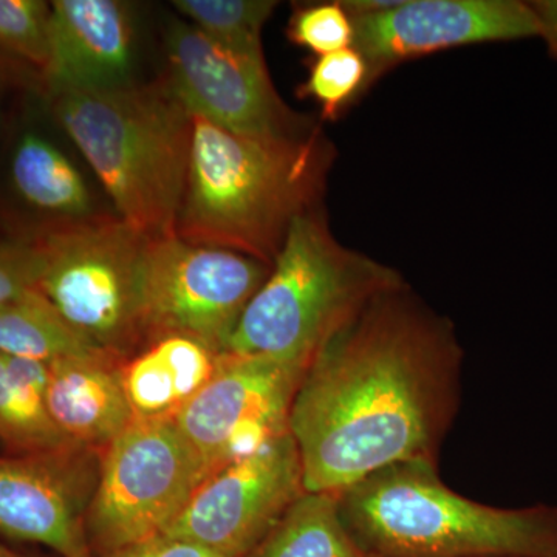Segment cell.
<instances>
[{"mask_svg":"<svg viewBox=\"0 0 557 557\" xmlns=\"http://www.w3.org/2000/svg\"><path fill=\"white\" fill-rule=\"evenodd\" d=\"M39 255L32 244H0V307L38 288Z\"/></svg>","mask_w":557,"mask_h":557,"instance_id":"cell-25","label":"cell"},{"mask_svg":"<svg viewBox=\"0 0 557 557\" xmlns=\"http://www.w3.org/2000/svg\"><path fill=\"white\" fill-rule=\"evenodd\" d=\"M270 270L230 249L194 245L177 236L150 239L139 285L146 344L186 336L214 354H225L242 313Z\"/></svg>","mask_w":557,"mask_h":557,"instance_id":"cell-8","label":"cell"},{"mask_svg":"<svg viewBox=\"0 0 557 557\" xmlns=\"http://www.w3.org/2000/svg\"><path fill=\"white\" fill-rule=\"evenodd\" d=\"M0 354L47 364L108 355L81 338L38 289L0 307Z\"/></svg>","mask_w":557,"mask_h":557,"instance_id":"cell-20","label":"cell"},{"mask_svg":"<svg viewBox=\"0 0 557 557\" xmlns=\"http://www.w3.org/2000/svg\"><path fill=\"white\" fill-rule=\"evenodd\" d=\"M368 67L354 47L314 57L309 76L300 84V98L313 100L321 108V119L335 121L366 94Z\"/></svg>","mask_w":557,"mask_h":557,"instance_id":"cell-22","label":"cell"},{"mask_svg":"<svg viewBox=\"0 0 557 557\" xmlns=\"http://www.w3.org/2000/svg\"><path fill=\"white\" fill-rule=\"evenodd\" d=\"M463 355L453 321L409 284L372 300L311 359L293 397L306 491L341 493L392 465H438Z\"/></svg>","mask_w":557,"mask_h":557,"instance_id":"cell-1","label":"cell"},{"mask_svg":"<svg viewBox=\"0 0 557 557\" xmlns=\"http://www.w3.org/2000/svg\"><path fill=\"white\" fill-rule=\"evenodd\" d=\"M166 57L164 78L193 116L260 139H300L321 131L282 100L265 58L225 49L183 21L168 28Z\"/></svg>","mask_w":557,"mask_h":557,"instance_id":"cell-9","label":"cell"},{"mask_svg":"<svg viewBox=\"0 0 557 557\" xmlns=\"http://www.w3.org/2000/svg\"><path fill=\"white\" fill-rule=\"evenodd\" d=\"M51 110L119 218L148 239L175 236L193 115L164 76L109 90L51 94Z\"/></svg>","mask_w":557,"mask_h":557,"instance_id":"cell-3","label":"cell"},{"mask_svg":"<svg viewBox=\"0 0 557 557\" xmlns=\"http://www.w3.org/2000/svg\"><path fill=\"white\" fill-rule=\"evenodd\" d=\"M50 3L0 0V51L40 73L49 61Z\"/></svg>","mask_w":557,"mask_h":557,"instance_id":"cell-23","label":"cell"},{"mask_svg":"<svg viewBox=\"0 0 557 557\" xmlns=\"http://www.w3.org/2000/svg\"><path fill=\"white\" fill-rule=\"evenodd\" d=\"M172 5L189 24L236 53L263 57L262 32L276 10L271 0H174Z\"/></svg>","mask_w":557,"mask_h":557,"instance_id":"cell-21","label":"cell"},{"mask_svg":"<svg viewBox=\"0 0 557 557\" xmlns=\"http://www.w3.org/2000/svg\"><path fill=\"white\" fill-rule=\"evenodd\" d=\"M87 449L0 457V534L53 549L61 557H95L86 515L98 467Z\"/></svg>","mask_w":557,"mask_h":557,"instance_id":"cell-13","label":"cell"},{"mask_svg":"<svg viewBox=\"0 0 557 557\" xmlns=\"http://www.w3.org/2000/svg\"><path fill=\"white\" fill-rule=\"evenodd\" d=\"M300 376L271 358L219 355L211 380L172 421L209 475L289 432Z\"/></svg>","mask_w":557,"mask_h":557,"instance_id":"cell-11","label":"cell"},{"mask_svg":"<svg viewBox=\"0 0 557 557\" xmlns=\"http://www.w3.org/2000/svg\"><path fill=\"white\" fill-rule=\"evenodd\" d=\"M406 284L398 270L341 244L319 205L289 226L225 354L271 358L304 373L372 300Z\"/></svg>","mask_w":557,"mask_h":557,"instance_id":"cell-5","label":"cell"},{"mask_svg":"<svg viewBox=\"0 0 557 557\" xmlns=\"http://www.w3.org/2000/svg\"><path fill=\"white\" fill-rule=\"evenodd\" d=\"M5 64L0 61V94H2L3 86H5V81L9 79V75H7Z\"/></svg>","mask_w":557,"mask_h":557,"instance_id":"cell-29","label":"cell"},{"mask_svg":"<svg viewBox=\"0 0 557 557\" xmlns=\"http://www.w3.org/2000/svg\"><path fill=\"white\" fill-rule=\"evenodd\" d=\"M121 364L110 355L51 362L47 412L73 448L104 450L135 420Z\"/></svg>","mask_w":557,"mask_h":557,"instance_id":"cell-15","label":"cell"},{"mask_svg":"<svg viewBox=\"0 0 557 557\" xmlns=\"http://www.w3.org/2000/svg\"><path fill=\"white\" fill-rule=\"evenodd\" d=\"M219 355L199 341L166 336L121 364L132 412L139 420H174L218 368Z\"/></svg>","mask_w":557,"mask_h":557,"instance_id":"cell-16","label":"cell"},{"mask_svg":"<svg viewBox=\"0 0 557 557\" xmlns=\"http://www.w3.org/2000/svg\"><path fill=\"white\" fill-rule=\"evenodd\" d=\"M148 237L120 218L61 220L35 242L38 292L76 333L121 359L146 344L139 310Z\"/></svg>","mask_w":557,"mask_h":557,"instance_id":"cell-6","label":"cell"},{"mask_svg":"<svg viewBox=\"0 0 557 557\" xmlns=\"http://www.w3.org/2000/svg\"><path fill=\"white\" fill-rule=\"evenodd\" d=\"M49 375L47 362L0 354V442L14 456L73 448L47 412Z\"/></svg>","mask_w":557,"mask_h":557,"instance_id":"cell-17","label":"cell"},{"mask_svg":"<svg viewBox=\"0 0 557 557\" xmlns=\"http://www.w3.org/2000/svg\"><path fill=\"white\" fill-rule=\"evenodd\" d=\"M288 39L314 57L348 49L354 42V24L341 2L307 3L293 11Z\"/></svg>","mask_w":557,"mask_h":557,"instance_id":"cell-24","label":"cell"},{"mask_svg":"<svg viewBox=\"0 0 557 557\" xmlns=\"http://www.w3.org/2000/svg\"><path fill=\"white\" fill-rule=\"evenodd\" d=\"M350 17L351 47L368 67L366 94L392 69L416 58L542 36L536 11L519 0H395L386 10Z\"/></svg>","mask_w":557,"mask_h":557,"instance_id":"cell-12","label":"cell"},{"mask_svg":"<svg viewBox=\"0 0 557 557\" xmlns=\"http://www.w3.org/2000/svg\"><path fill=\"white\" fill-rule=\"evenodd\" d=\"M244 557H369L348 534L338 493L306 491Z\"/></svg>","mask_w":557,"mask_h":557,"instance_id":"cell-19","label":"cell"},{"mask_svg":"<svg viewBox=\"0 0 557 557\" xmlns=\"http://www.w3.org/2000/svg\"><path fill=\"white\" fill-rule=\"evenodd\" d=\"M11 178L22 199L39 211L62 220L94 215L89 188L81 172L53 143L35 132L17 143Z\"/></svg>","mask_w":557,"mask_h":557,"instance_id":"cell-18","label":"cell"},{"mask_svg":"<svg viewBox=\"0 0 557 557\" xmlns=\"http://www.w3.org/2000/svg\"><path fill=\"white\" fill-rule=\"evenodd\" d=\"M135 30L131 11L116 0L50 3L49 94L109 90L134 83Z\"/></svg>","mask_w":557,"mask_h":557,"instance_id":"cell-14","label":"cell"},{"mask_svg":"<svg viewBox=\"0 0 557 557\" xmlns=\"http://www.w3.org/2000/svg\"><path fill=\"white\" fill-rule=\"evenodd\" d=\"M108 557H225L212 549L201 547L185 539L171 537L166 534L150 537L112 553Z\"/></svg>","mask_w":557,"mask_h":557,"instance_id":"cell-26","label":"cell"},{"mask_svg":"<svg viewBox=\"0 0 557 557\" xmlns=\"http://www.w3.org/2000/svg\"><path fill=\"white\" fill-rule=\"evenodd\" d=\"M530 3L541 22V39L545 40L549 54L557 60V0H533Z\"/></svg>","mask_w":557,"mask_h":557,"instance_id":"cell-27","label":"cell"},{"mask_svg":"<svg viewBox=\"0 0 557 557\" xmlns=\"http://www.w3.org/2000/svg\"><path fill=\"white\" fill-rule=\"evenodd\" d=\"M304 493L302 461L287 432L211 472L163 534L225 557H244Z\"/></svg>","mask_w":557,"mask_h":557,"instance_id":"cell-10","label":"cell"},{"mask_svg":"<svg viewBox=\"0 0 557 557\" xmlns=\"http://www.w3.org/2000/svg\"><path fill=\"white\" fill-rule=\"evenodd\" d=\"M335 146L245 137L193 116L188 178L175 236L273 265L292 223L322 205Z\"/></svg>","mask_w":557,"mask_h":557,"instance_id":"cell-2","label":"cell"},{"mask_svg":"<svg viewBox=\"0 0 557 557\" xmlns=\"http://www.w3.org/2000/svg\"><path fill=\"white\" fill-rule=\"evenodd\" d=\"M0 557H24L21 555H17L16 552H13V549H10L7 547V545H3L2 542H0Z\"/></svg>","mask_w":557,"mask_h":557,"instance_id":"cell-28","label":"cell"},{"mask_svg":"<svg viewBox=\"0 0 557 557\" xmlns=\"http://www.w3.org/2000/svg\"><path fill=\"white\" fill-rule=\"evenodd\" d=\"M207 478L174 421L135 418L102 450L86 515L95 557L163 534Z\"/></svg>","mask_w":557,"mask_h":557,"instance_id":"cell-7","label":"cell"},{"mask_svg":"<svg viewBox=\"0 0 557 557\" xmlns=\"http://www.w3.org/2000/svg\"><path fill=\"white\" fill-rule=\"evenodd\" d=\"M369 557H557V507L497 508L445 485L438 465H392L338 493Z\"/></svg>","mask_w":557,"mask_h":557,"instance_id":"cell-4","label":"cell"}]
</instances>
